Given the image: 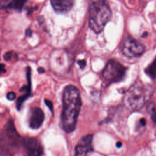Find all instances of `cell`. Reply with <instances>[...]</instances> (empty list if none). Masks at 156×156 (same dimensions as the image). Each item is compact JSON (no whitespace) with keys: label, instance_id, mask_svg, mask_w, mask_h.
Masks as SVG:
<instances>
[{"label":"cell","instance_id":"cell-1","mask_svg":"<svg viewBox=\"0 0 156 156\" xmlns=\"http://www.w3.org/2000/svg\"><path fill=\"white\" fill-rule=\"evenodd\" d=\"M82 106L80 92L73 85H67L62 95L61 125L63 130L70 134L76 129L77 121Z\"/></svg>","mask_w":156,"mask_h":156},{"label":"cell","instance_id":"cell-2","mask_svg":"<svg viewBox=\"0 0 156 156\" xmlns=\"http://www.w3.org/2000/svg\"><path fill=\"white\" fill-rule=\"evenodd\" d=\"M111 17L112 10L107 0H90L89 24L93 32H102Z\"/></svg>","mask_w":156,"mask_h":156},{"label":"cell","instance_id":"cell-3","mask_svg":"<svg viewBox=\"0 0 156 156\" xmlns=\"http://www.w3.org/2000/svg\"><path fill=\"white\" fill-rule=\"evenodd\" d=\"M23 139L17 131L13 120L9 119L0 133V153L3 156H15L23 146Z\"/></svg>","mask_w":156,"mask_h":156},{"label":"cell","instance_id":"cell-4","mask_svg":"<svg viewBox=\"0 0 156 156\" xmlns=\"http://www.w3.org/2000/svg\"><path fill=\"white\" fill-rule=\"evenodd\" d=\"M153 91L151 85L137 81L125 93L123 99L124 104L131 111H138L150 99Z\"/></svg>","mask_w":156,"mask_h":156},{"label":"cell","instance_id":"cell-5","mask_svg":"<svg viewBox=\"0 0 156 156\" xmlns=\"http://www.w3.org/2000/svg\"><path fill=\"white\" fill-rule=\"evenodd\" d=\"M126 73V68L115 60L108 61L103 71L102 76L107 84L117 83L122 80Z\"/></svg>","mask_w":156,"mask_h":156},{"label":"cell","instance_id":"cell-6","mask_svg":"<svg viewBox=\"0 0 156 156\" xmlns=\"http://www.w3.org/2000/svg\"><path fill=\"white\" fill-rule=\"evenodd\" d=\"M145 51L144 45L132 37L127 38L123 43L121 52L126 57L132 58L141 56Z\"/></svg>","mask_w":156,"mask_h":156},{"label":"cell","instance_id":"cell-7","mask_svg":"<svg viewBox=\"0 0 156 156\" xmlns=\"http://www.w3.org/2000/svg\"><path fill=\"white\" fill-rule=\"evenodd\" d=\"M23 146L26 152L27 156H43V147L41 142L36 138H23Z\"/></svg>","mask_w":156,"mask_h":156},{"label":"cell","instance_id":"cell-8","mask_svg":"<svg viewBox=\"0 0 156 156\" xmlns=\"http://www.w3.org/2000/svg\"><path fill=\"white\" fill-rule=\"evenodd\" d=\"M92 141L93 135H87L81 138L75 148L74 156H86L92 150Z\"/></svg>","mask_w":156,"mask_h":156},{"label":"cell","instance_id":"cell-9","mask_svg":"<svg viewBox=\"0 0 156 156\" xmlns=\"http://www.w3.org/2000/svg\"><path fill=\"white\" fill-rule=\"evenodd\" d=\"M45 120V113L39 107H33L30 112L29 125L33 129H37L42 126Z\"/></svg>","mask_w":156,"mask_h":156},{"label":"cell","instance_id":"cell-10","mask_svg":"<svg viewBox=\"0 0 156 156\" xmlns=\"http://www.w3.org/2000/svg\"><path fill=\"white\" fill-rule=\"evenodd\" d=\"M75 0H51V3L54 10L64 13L72 9Z\"/></svg>","mask_w":156,"mask_h":156},{"label":"cell","instance_id":"cell-11","mask_svg":"<svg viewBox=\"0 0 156 156\" xmlns=\"http://www.w3.org/2000/svg\"><path fill=\"white\" fill-rule=\"evenodd\" d=\"M27 78L28 80V85H25L20 90V92H23L25 93L23 96L18 98L17 102V108L18 110H20V108L22 107V106L24 101L28 99L31 95V69L30 67L28 68V71H27Z\"/></svg>","mask_w":156,"mask_h":156},{"label":"cell","instance_id":"cell-12","mask_svg":"<svg viewBox=\"0 0 156 156\" xmlns=\"http://www.w3.org/2000/svg\"><path fill=\"white\" fill-rule=\"evenodd\" d=\"M146 73L151 78H156V58L152 62V64L146 69Z\"/></svg>","mask_w":156,"mask_h":156},{"label":"cell","instance_id":"cell-13","mask_svg":"<svg viewBox=\"0 0 156 156\" xmlns=\"http://www.w3.org/2000/svg\"><path fill=\"white\" fill-rule=\"evenodd\" d=\"M27 0H11V8L20 10L23 8Z\"/></svg>","mask_w":156,"mask_h":156},{"label":"cell","instance_id":"cell-14","mask_svg":"<svg viewBox=\"0 0 156 156\" xmlns=\"http://www.w3.org/2000/svg\"><path fill=\"white\" fill-rule=\"evenodd\" d=\"M148 111L149 114L150 115L152 120L155 122V123H156V110L154 103H151L149 105L148 108Z\"/></svg>","mask_w":156,"mask_h":156},{"label":"cell","instance_id":"cell-15","mask_svg":"<svg viewBox=\"0 0 156 156\" xmlns=\"http://www.w3.org/2000/svg\"><path fill=\"white\" fill-rule=\"evenodd\" d=\"M11 8V0H1L0 9H7Z\"/></svg>","mask_w":156,"mask_h":156},{"label":"cell","instance_id":"cell-16","mask_svg":"<svg viewBox=\"0 0 156 156\" xmlns=\"http://www.w3.org/2000/svg\"><path fill=\"white\" fill-rule=\"evenodd\" d=\"M16 98V94L14 92H10L8 94H7V98H8L10 101L14 100Z\"/></svg>","mask_w":156,"mask_h":156},{"label":"cell","instance_id":"cell-17","mask_svg":"<svg viewBox=\"0 0 156 156\" xmlns=\"http://www.w3.org/2000/svg\"><path fill=\"white\" fill-rule=\"evenodd\" d=\"M45 103L50 108V111L53 113V105H52V103L51 101L48 100V99H45Z\"/></svg>","mask_w":156,"mask_h":156},{"label":"cell","instance_id":"cell-18","mask_svg":"<svg viewBox=\"0 0 156 156\" xmlns=\"http://www.w3.org/2000/svg\"><path fill=\"white\" fill-rule=\"evenodd\" d=\"M12 54L13 52L12 51H9L6 52L4 55V59L6 61H9L12 59Z\"/></svg>","mask_w":156,"mask_h":156},{"label":"cell","instance_id":"cell-19","mask_svg":"<svg viewBox=\"0 0 156 156\" xmlns=\"http://www.w3.org/2000/svg\"><path fill=\"white\" fill-rule=\"evenodd\" d=\"M6 72V66L4 64H0V75L5 73Z\"/></svg>","mask_w":156,"mask_h":156},{"label":"cell","instance_id":"cell-20","mask_svg":"<svg viewBox=\"0 0 156 156\" xmlns=\"http://www.w3.org/2000/svg\"><path fill=\"white\" fill-rule=\"evenodd\" d=\"M78 64L80 66V69H83L84 68L85 66V65H86V62H85V60H79L78 62Z\"/></svg>","mask_w":156,"mask_h":156},{"label":"cell","instance_id":"cell-21","mask_svg":"<svg viewBox=\"0 0 156 156\" xmlns=\"http://www.w3.org/2000/svg\"><path fill=\"white\" fill-rule=\"evenodd\" d=\"M26 34L27 36H31L32 35V31H31V29H27L26 30Z\"/></svg>","mask_w":156,"mask_h":156},{"label":"cell","instance_id":"cell-22","mask_svg":"<svg viewBox=\"0 0 156 156\" xmlns=\"http://www.w3.org/2000/svg\"><path fill=\"white\" fill-rule=\"evenodd\" d=\"M38 72L40 73H43L45 72V70L43 69V68H42V67L39 68V69H38Z\"/></svg>","mask_w":156,"mask_h":156},{"label":"cell","instance_id":"cell-23","mask_svg":"<svg viewBox=\"0 0 156 156\" xmlns=\"http://www.w3.org/2000/svg\"><path fill=\"white\" fill-rule=\"evenodd\" d=\"M140 123L141 124V125H145V124H146V122H145V119H141V120H140Z\"/></svg>","mask_w":156,"mask_h":156},{"label":"cell","instance_id":"cell-24","mask_svg":"<svg viewBox=\"0 0 156 156\" xmlns=\"http://www.w3.org/2000/svg\"><path fill=\"white\" fill-rule=\"evenodd\" d=\"M121 145H122V144H121V143H120V142H118V143H117V147H118V148H120V147H121Z\"/></svg>","mask_w":156,"mask_h":156}]
</instances>
